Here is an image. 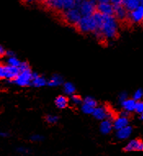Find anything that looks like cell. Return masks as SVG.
Instances as JSON below:
<instances>
[{
    "instance_id": "cell-1",
    "label": "cell",
    "mask_w": 143,
    "mask_h": 156,
    "mask_svg": "<svg viewBox=\"0 0 143 156\" xmlns=\"http://www.w3.org/2000/svg\"><path fill=\"white\" fill-rule=\"evenodd\" d=\"M119 31V24L114 16H104V21L100 30L94 33L98 38L104 40H114L117 37Z\"/></svg>"
},
{
    "instance_id": "cell-2",
    "label": "cell",
    "mask_w": 143,
    "mask_h": 156,
    "mask_svg": "<svg viewBox=\"0 0 143 156\" xmlns=\"http://www.w3.org/2000/svg\"><path fill=\"white\" fill-rule=\"evenodd\" d=\"M75 27L78 31L85 34L91 32L94 33L97 30V23L92 16H82V18Z\"/></svg>"
},
{
    "instance_id": "cell-3",
    "label": "cell",
    "mask_w": 143,
    "mask_h": 156,
    "mask_svg": "<svg viewBox=\"0 0 143 156\" xmlns=\"http://www.w3.org/2000/svg\"><path fill=\"white\" fill-rule=\"evenodd\" d=\"M97 3L95 0H78L77 7L82 16H92L97 11Z\"/></svg>"
},
{
    "instance_id": "cell-4",
    "label": "cell",
    "mask_w": 143,
    "mask_h": 156,
    "mask_svg": "<svg viewBox=\"0 0 143 156\" xmlns=\"http://www.w3.org/2000/svg\"><path fill=\"white\" fill-rule=\"evenodd\" d=\"M82 14L79 11L78 7H75L68 10H65L63 12V17L65 19V22L68 24L76 27L80 19L82 18Z\"/></svg>"
},
{
    "instance_id": "cell-5",
    "label": "cell",
    "mask_w": 143,
    "mask_h": 156,
    "mask_svg": "<svg viewBox=\"0 0 143 156\" xmlns=\"http://www.w3.org/2000/svg\"><path fill=\"white\" fill-rule=\"evenodd\" d=\"M32 76L33 72L30 68H28L25 70H21L17 76L14 79L13 82L21 87L31 86Z\"/></svg>"
},
{
    "instance_id": "cell-6",
    "label": "cell",
    "mask_w": 143,
    "mask_h": 156,
    "mask_svg": "<svg viewBox=\"0 0 143 156\" xmlns=\"http://www.w3.org/2000/svg\"><path fill=\"white\" fill-rule=\"evenodd\" d=\"M123 4L114 5V16L117 19V21L124 22L128 18V12Z\"/></svg>"
},
{
    "instance_id": "cell-7",
    "label": "cell",
    "mask_w": 143,
    "mask_h": 156,
    "mask_svg": "<svg viewBox=\"0 0 143 156\" xmlns=\"http://www.w3.org/2000/svg\"><path fill=\"white\" fill-rule=\"evenodd\" d=\"M128 19L133 23H140L143 22V6L140 5L128 14Z\"/></svg>"
},
{
    "instance_id": "cell-8",
    "label": "cell",
    "mask_w": 143,
    "mask_h": 156,
    "mask_svg": "<svg viewBox=\"0 0 143 156\" xmlns=\"http://www.w3.org/2000/svg\"><path fill=\"white\" fill-rule=\"evenodd\" d=\"M97 11L105 16H114V5L111 2L108 3H98Z\"/></svg>"
},
{
    "instance_id": "cell-9",
    "label": "cell",
    "mask_w": 143,
    "mask_h": 156,
    "mask_svg": "<svg viewBox=\"0 0 143 156\" xmlns=\"http://www.w3.org/2000/svg\"><path fill=\"white\" fill-rule=\"evenodd\" d=\"M126 152H132V151H143V141L138 139L130 140L124 149Z\"/></svg>"
},
{
    "instance_id": "cell-10",
    "label": "cell",
    "mask_w": 143,
    "mask_h": 156,
    "mask_svg": "<svg viewBox=\"0 0 143 156\" xmlns=\"http://www.w3.org/2000/svg\"><path fill=\"white\" fill-rule=\"evenodd\" d=\"M109 108H105V106H98L94 108V111L92 113V115L94 117L95 119L99 121H102L104 119H107L109 113Z\"/></svg>"
},
{
    "instance_id": "cell-11",
    "label": "cell",
    "mask_w": 143,
    "mask_h": 156,
    "mask_svg": "<svg viewBox=\"0 0 143 156\" xmlns=\"http://www.w3.org/2000/svg\"><path fill=\"white\" fill-rule=\"evenodd\" d=\"M31 86L35 87V88H41L43 86H48V80H46L42 76L38 75V73H33Z\"/></svg>"
},
{
    "instance_id": "cell-12",
    "label": "cell",
    "mask_w": 143,
    "mask_h": 156,
    "mask_svg": "<svg viewBox=\"0 0 143 156\" xmlns=\"http://www.w3.org/2000/svg\"><path fill=\"white\" fill-rule=\"evenodd\" d=\"M48 8L53 10L64 11V0H43Z\"/></svg>"
},
{
    "instance_id": "cell-13",
    "label": "cell",
    "mask_w": 143,
    "mask_h": 156,
    "mask_svg": "<svg viewBox=\"0 0 143 156\" xmlns=\"http://www.w3.org/2000/svg\"><path fill=\"white\" fill-rule=\"evenodd\" d=\"M114 129L113 121L109 119H105L101 121L100 124V132L103 135L110 134Z\"/></svg>"
},
{
    "instance_id": "cell-14",
    "label": "cell",
    "mask_w": 143,
    "mask_h": 156,
    "mask_svg": "<svg viewBox=\"0 0 143 156\" xmlns=\"http://www.w3.org/2000/svg\"><path fill=\"white\" fill-rule=\"evenodd\" d=\"M128 122H129L128 118H126V117H124V116L121 115L115 117V119H114L113 121L114 129L116 130V131L119 129H121L124 126H128Z\"/></svg>"
},
{
    "instance_id": "cell-15",
    "label": "cell",
    "mask_w": 143,
    "mask_h": 156,
    "mask_svg": "<svg viewBox=\"0 0 143 156\" xmlns=\"http://www.w3.org/2000/svg\"><path fill=\"white\" fill-rule=\"evenodd\" d=\"M132 133V126H126L116 131V137L118 138L119 140H126L128 137H130V136Z\"/></svg>"
},
{
    "instance_id": "cell-16",
    "label": "cell",
    "mask_w": 143,
    "mask_h": 156,
    "mask_svg": "<svg viewBox=\"0 0 143 156\" xmlns=\"http://www.w3.org/2000/svg\"><path fill=\"white\" fill-rule=\"evenodd\" d=\"M20 69L17 67H12L10 65H6V80L14 81V79L19 74Z\"/></svg>"
},
{
    "instance_id": "cell-17",
    "label": "cell",
    "mask_w": 143,
    "mask_h": 156,
    "mask_svg": "<svg viewBox=\"0 0 143 156\" xmlns=\"http://www.w3.org/2000/svg\"><path fill=\"white\" fill-rule=\"evenodd\" d=\"M55 105L60 109H65L69 105V99L65 95H59L55 99Z\"/></svg>"
},
{
    "instance_id": "cell-18",
    "label": "cell",
    "mask_w": 143,
    "mask_h": 156,
    "mask_svg": "<svg viewBox=\"0 0 143 156\" xmlns=\"http://www.w3.org/2000/svg\"><path fill=\"white\" fill-rule=\"evenodd\" d=\"M136 104H137V101L133 98L132 99H128V98L127 100H124V102L121 103V105L123 109L128 111V112L131 113V112L135 111Z\"/></svg>"
},
{
    "instance_id": "cell-19",
    "label": "cell",
    "mask_w": 143,
    "mask_h": 156,
    "mask_svg": "<svg viewBox=\"0 0 143 156\" xmlns=\"http://www.w3.org/2000/svg\"><path fill=\"white\" fill-rule=\"evenodd\" d=\"M64 84V80L62 76L53 75L49 80H48V86L52 87H57Z\"/></svg>"
},
{
    "instance_id": "cell-20",
    "label": "cell",
    "mask_w": 143,
    "mask_h": 156,
    "mask_svg": "<svg viewBox=\"0 0 143 156\" xmlns=\"http://www.w3.org/2000/svg\"><path fill=\"white\" fill-rule=\"evenodd\" d=\"M123 5L128 11L131 12L141 5V0H123Z\"/></svg>"
},
{
    "instance_id": "cell-21",
    "label": "cell",
    "mask_w": 143,
    "mask_h": 156,
    "mask_svg": "<svg viewBox=\"0 0 143 156\" xmlns=\"http://www.w3.org/2000/svg\"><path fill=\"white\" fill-rule=\"evenodd\" d=\"M63 90L65 94L67 95H72L75 93L76 88L75 85L71 82H64L63 84Z\"/></svg>"
},
{
    "instance_id": "cell-22",
    "label": "cell",
    "mask_w": 143,
    "mask_h": 156,
    "mask_svg": "<svg viewBox=\"0 0 143 156\" xmlns=\"http://www.w3.org/2000/svg\"><path fill=\"white\" fill-rule=\"evenodd\" d=\"M21 63H22V62L15 55L8 57V59H7V64L8 65H10V66H12V67H19Z\"/></svg>"
},
{
    "instance_id": "cell-23",
    "label": "cell",
    "mask_w": 143,
    "mask_h": 156,
    "mask_svg": "<svg viewBox=\"0 0 143 156\" xmlns=\"http://www.w3.org/2000/svg\"><path fill=\"white\" fill-rule=\"evenodd\" d=\"M94 107H92L91 105H87L85 103L83 102L81 105V110L82 112L85 114H88V115H92L93 111H94Z\"/></svg>"
},
{
    "instance_id": "cell-24",
    "label": "cell",
    "mask_w": 143,
    "mask_h": 156,
    "mask_svg": "<svg viewBox=\"0 0 143 156\" xmlns=\"http://www.w3.org/2000/svg\"><path fill=\"white\" fill-rule=\"evenodd\" d=\"M70 100H71V103H72L74 105H77V106H78V105H81L82 104H83V101H84V100L82 99L80 95L75 94H74L71 95V99H70Z\"/></svg>"
},
{
    "instance_id": "cell-25",
    "label": "cell",
    "mask_w": 143,
    "mask_h": 156,
    "mask_svg": "<svg viewBox=\"0 0 143 156\" xmlns=\"http://www.w3.org/2000/svg\"><path fill=\"white\" fill-rule=\"evenodd\" d=\"M46 122L48 123L49 124H52V125H54V124H57L59 121V118L56 115H48L46 117Z\"/></svg>"
},
{
    "instance_id": "cell-26",
    "label": "cell",
    "mask_w": 143,
    "mask_h": 156,
    "mask_svg": "<svg viewBox=\"0 0 143 156\" xmlns=\"http://www.w3.org/2000/svg\"><path fill=\"white\" fill-rule=\"evenodd\" d=\"M83 102L85 103V104H87V105H91V106L94 107V108H96V107L97 106V101L95 100L94 98H92V97H91V96L86 97V98H85V99L84 100V101H83Z\"/></svg>"
},
{
    "instance_id": "cell-27",
    "label": "cell",
    "mask_w": 143,
    "mask_h": 156,
    "mask_svg": "<svg viewBox=\"0 0 143 156\" xmlns=\"http://www.w3.org/2000/svg\"><path fill=\"white\" fill-rule=\"evenodd\" d=\"M143 97V90H136L134 92V94H133V99L136 100V101H139L142 99Z\"/></svg>"
},
{
    "instance_id": "cell-28",
    "label": "cell",
    "mask_w": 143,
    "mask_h": 156,
    "mask_svg": "<svg viewBox=\"0 0 143 156\" xmlns=\"http://www.w3.org/2000/svg\"><path fill=\"white\" fill-rule=\"evenodd\" d=\"M135 112L136 113H139V114H141V113H143V101H141V100L137 101V104H136Z\"/></svg>"
},
{
    "instance_id": "cell-29",
    "label": "cell",
    "mask_w": 143,
    "mask_h": 156,
    "mask_svg": "<svg viewBox=\"0 0 143 156\" xmlns=\"http://www.w3.org/2000/svg\"><path fill=\"white\" fill-rule=\"evenodd\" d=\"M43 139H44V137L42 135L39 134L33 135L32 136L30 137V140H32L33 142H41V141H43Z\"/></svg>"
},
{
    "instance_id": "cell-30",
    "label": "cell",
    "mask_w": 143,
    "mask_h": 156,
    "mask_svg": "<svg viewBox=\"0 0 143 156\" xmlns=\"http://www.w3.org/2000/svg\"><path fill=\"white\" fill-rule=\"evenodd\" d=\"M0 79H6V65L0 64Z\"/></svg>"
},
{
    "instance_id": "cell-31",
    "label": "cell",
    "mask_w": 143,
    "mask_h": 156,
    "mask_svg": "<svg viewBox=\"0 0 143 156\" xmlns=\"http://www.w3.org/2000/svg\"><path fill=\"white\" fill-rule=\"evenodd\" d=\"M128 99V94L126 92H122L121 94L119 95V102H124V100H126Z\"/></svg>"
},
{
    "instance_id": "cell-32",
    "label": "cell",
    "mask_w": 143,
    "mask_h": 156,
    "mask_svg": "<svg viewBox=\"0 0 143 156\" xmlns=\"http://www.w3.org/2000/svg\"><path fill=\"white\" fill-rule=\"evenodd\" d=\"M28 68H30L29 63L26 62H22V63H21V65H20V67H19L20 71L25 70V69H28Z\"/></svg>"
},
{
    "instance_id": "cell-33",
    "label": "cell",
    "mask_w": 143,
    "mask_h": 156,
    "mask_svg": "<svg viewBox=\"0 0 143 156\" xmlns=\"http://www.w3.org/2000/svg\"><path fill=\"white\" fill-rule=\"evenodd\" d=\"M17 152L21 154H28L30 153V151L27 148H25V147H21L17 150Z\"/></svg>"
},
{
    "instance_id": "cell-34",
    "label": "cell",
    "mask_w": 143,
    "mask_h": 156,
    "mask_svg": "<svg viewBox=\"0 0 143 156\" xmlns=\"http://www.w3.org/2000/svg\"><path fill=\"white\" fill-rule=\"evenodd\" d=\"M119 115H121V116H124V117H126V118H129V116H130V112H128V111L127 110H123L120 113V114Z\"/></svg>"
},
{
    "instance_id": "cell-35",
    "label": "cell",
    "mask_w": 143,
    "mask_h": 156,
    "mask_svg": "<svg viewBox=\"0 0 143 156\" xmlns=\"http://www.w3.org/2000/svg\"><path fill=\"white\" fill-rule=\"evenodd\" d=\"M111 3L113 5H119V4H123V0H111Z\"/></svg>"
},
{
    "instance_id": "cell-36",
    "label": "cell",
    "mask_w": 143,
    "mask_h": 156,
    "mask_svg": "<svg viewBox=\"0 0 143 156\" xmlns=\"http://www.w3.org/2000/svg\"><path fill=\"white\" fill-rule=\"evenodd\" d=\"M6 54V49H4V48H3L2 46L0 45V57L4 56Z\"/></svg>"
},
{
    "instance_id": "cell-37",
    "label": "cell",
    "mask_w": 143,
    "mask_h": 156,
    "mask_svg": "<svg viewBox=\"0 0 143 156\" xmlns=\"http://www.w3.org/2000/svg\"><path fill=\"white\" fill-rule=\"evenodd\" d=\"M5 55L7 57H11V56H13V55H15V54H14L12 51H11V50H6Z\"/></svg>"
},
{
    "instance_id": "cell-38",
    "label": "cell",
    "mask_w": 143,
    "mask_h": 156,
    "mask_svg": "<svg viewBox=\"0 0 143 156\" xmlns=\"http://www.w3.org/2000/svg\"><path fill=\"white\" fill-rule=\"evenodd\" d=\"M8 136V133L6 132H0V137H7Z\"/></svg>"
},
{
    "instance_id": "cell-39",
    "label": "cell",
    "mask_w": 143,
    "mask_h": 156,
    "mask_svg": "<svg viewBox=\"0 0 143 156\" xmlns=\"http://www.w3.org/2000/svg\"><path fill=\"white\" fill-rule=\"evenodd\" d=\"M97 3H108L111 2V0H97Z\"/></svg>"
},
{
    "instance_id": "cell-40",
    "label": "cell",
    "mask_w": 143,
    "mask_h": 156,
    "mask_svg": "<svg viewBox=\"0 0 143 156\" xmlns=\"http://www.w3.org/2000/svg\"><path fill=\"white\" fill-rule=\"evenodd\" d=\"M25 3H31V2H34L35 0H24Z\"/></svg>"
},
{
    "instance_id": "cell-41",
    "label": "cell",
    "mask_w": 143,
    "mask_h": 156,
    "mask_svg": "<svg viewBox=\"0 0 143 156\" xmlns=\"http://www.w3.org/2000/svg\"><path fill=\"white\" fill-rule=\"evenodd\" d=\"M141 120H142L143 121V113H141Z\"/></svg>"
},
{
    "instance_id": "cell-42",
    "label": "cell",
    "mask_w": 143,
    "mask_h": 156,
    "mask_svg": "<svg viewBox=\"0 0 143 156\" xmlns=\"http://www.w3.org/2000/svg\"><path fill=\"white\" fill-rule=\"evenodd\" d=\"M141 5L143 6V0H141Z\"/></svg>"
},
{
    "instance_id": "cell-43",
    "label": "cell",
    "mask_w": 143,
    "mask_h": 156,
    "mask_svg": "<svg viewBox=\"0 0 143 156\" xmlns=\"http://www.w3.org/2000/svg\"><path fill=\"white\" fill-rule=\"evenodd\" d=\"M0 64H1V63H0Z\"/></svg>"
}]
</instances>
